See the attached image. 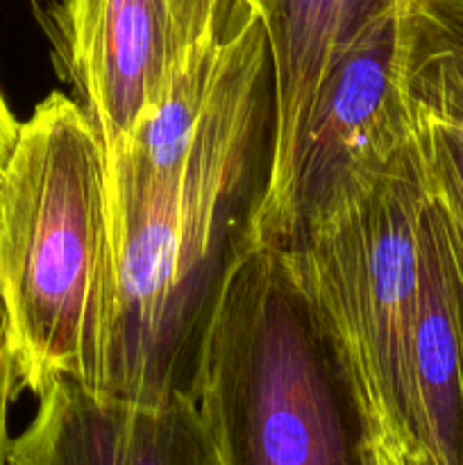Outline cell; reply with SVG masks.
I'll return each instance as SVG.
<instances>
[{"instance_id": "cell-2", "label": "cell", "mask_w": 463, "mask_h": 465, "mask_svg": "<svg viewBox=\"0 0 463 465\" xmlns=\"http://www.w3.org/2000/svg\"><path fill=\"white\" fill-rule=\"evenodd\" d=\"M0 298L21 389L103 395L118 312L104 153L82 104L50 94L0 173Z\"/></svg>"}, {"instance_id": "cell-1", "label": "cell", "mask_w": 463, "mask_h": 465, "mask_svg": "<svg viewBox=\"0 0 463 465\" xmlns=\"http://www.w3.org/2000/svg\"><path fill=\"white\" fill-rule=\"evenodd\" d=\"M272 166V75L259 7L230 0L221 62L189 145L150 173L104 171L118 312L103 395L193 393L227 280L259 243Z\"/></svg>"}, {"instance_id": "cell-11", "label": "cell", "mask_w": 463, "mask_h": 465, "mask_svg": "<svg viewBox=\"0 0 463 465\" xmlns=\"http://www.w3.org/2000/svg\"><path fill=\"white\" fill-rule=\"evenodd\" d=\"M422 3V16L463 75V3Z\"/></svg>"}, {"instance_id": "cell-17", "label": "cell", "mask_w": 463, "mask_h": 465, "mask_svg": "<svg viewBox=\"0 0 463 465\" xmlns=\"http://www.w3.org/2000/svg\"><path fill=\"white\" fill-rule=\"evenodd\" d=\"M241 3H248V5H254V7H259V0H241Z\"/></svg>"}, {"instance_id": "cell-14", "label": "cell", "mask_w": 463, "mask_h": 465, "mask_svg": "<svg viewBox=\"0 0 463 465\" xmlns=\"http://www.w3.org/2000/svg\"><path fill=\"white\" fill-rule=\"evenodd\" d=\"M18 127H21V123H16L14 114L9 112L7 103H5L3 94H0V173H3L9 154H12L14 143H16Z\"/></svg>"}, {"instance_id": "cell-6", "label": "cell", "mask_w": 463, "mask_h": 465, "mask_svg": "<svg viewBox=\"0 0 463 465\" xmlns=\"http://www.w3.org/2000/svg\"><path fill=\"white\" fill-rule=\"evenodd\" d=\"M227 7L230 0H64L68 66L104 154L213 48Z\"/></svg>"}, {"instance_id": "cell-13", "label": "cell", "mask_w": 463, "mask_h": 465, "mask_svg": "<svg viewBox=\"0 0 463 465\" xmlns=\"http://www.w3.org/2000/svg\"><path fill=\"white\" fill-rule=\"evenodd\" d=\"M436 200V198H434ZM438 203V200H436ZM440 204V203H438ZM443 207V204H440ZM445 221H448L449 243H452V257H454V272H457V307H458V325H461V339H463V221L454 216L449 209L443 207Z\"/></svg>"}, {"instance_id": "cell-9", "label": "cell", "mask_w": 463, "mask_h": 465, "mask_svg": "<svg viewBox=\"0 0 463 465\" xmlns=\"http://www.w3.org/2000/svg\"><path fill=\"white\" fill-rule=\"evenodd\" d=\"M404 461L463 465V339L457 272L448 221L429 189L420 218V289Z\"/></svg>"}, {"instance_id": "cell-16", "label": "cell", "mask_w": 463, "mask_h": 465, "mask_svg": "<svg viewBox=\"0 0 463 465\" xmlns=\"http://www.w3.org/2000/svg\"><path fill=\"white\" fill-rule=\"evenodd\" d=\"M427 3H463V0H427Z\"/></svg>"}, {"instance_id": "cell-7", "label": "cell", "mask_w": 463, "mask_h": 465, "mask_svg": "<svg viewBox=\"0 0 463 465\" xmlns=\"http://www.w3.org/2000/svg\"><path fill=\"white\" fill-rule=\"evenodd\" d=\"M7 465H218L191 395L162 404L109 398L57 380L12 439Z\"/></svg>"}, {"instance_id": "cell-10", "label": "cell", "mask_w": 463, "mask_h": 465, "mask_svg": "<svg viewBox=\"0 0 463 465\" xmlns=\"http://www.w3.org/2000/svg\"><path fill=\"white\" fill-rule=\"evenodd\" d=\"M413 136L429 193L463 221V75L418 3L411 73Z\"/></svg>"}, {"instance_id": "cell-12", "label": "cell", "mask_w": 463, "mask_h": 465, "mask_svg": "<svg viewBox=\"0 0 463 465\" xmlns=\"http://www.w3.org/2000/svg\"><path fill=\"white\" fill-rule=\"evenodd\" d=\"M21 391L18 384L16 368H14L12 348H9V331H7V316H5V304L0 298V465H7L9 445V409L16 400V393Z\"/></svg>"}, {"instance_id": "cell-5", "label": "cell", "mask_w": 463, "mask_h": 465, "mask_svg": "<svg viewBox=\"0 0 463 465\" xmlns=\"http://www.w3.org/2000/svg\"><path fill=\"white\" fill-rule=\"evenodd\" d=\"M418 3L402 0L370 23L327 75L300 139L281 245L375 186L411 150Z\"/></svg>"}, {"instance_id": "cell-8", "label": "cell", "mask_w": 463, "mask_h": 465, "mask_svg": "<svg viewBox=\"0 0 463 465\" xmlns=\"http://www.w3.org/2000/svg\"><path fill=\"white\" fill-rule=\"evenodd\" d=\"M402 0H259L272 75V166L259 243L286 239L295 157L322 84L370 23Z\"/></svg>"}, {"instance_id": "cell-3", "label": "cell", "mask_w": 463, "mask_h": 465, "mask_svg": "<svg viewBox=\"0 0 463 465\" xmlns=\"http://www.w3.org/2000/svg\"><path fill=\"white\" fill-rule=\"evenodd\" d=\"M191 398L218 465H368L361 404L281 245L227 280Z\"/></svg>"}, {"instance_id": "cell-15", "label": "cell", "mask_w": 463, "mask_h": 465, "mask_svg": "<svg viewBox=\"0 0 463 465\" xmlns=\"http://www.w3.org/2000/svg\"><path fill=\"white\" fill-rule=\"evenodd\" d=\"M368 465H407L395 445L379 436H368Z\"/></svg>"}, {"instance_id": "cell-4", "label": "cell", "mask_w": 463, "mask_h": 465, "mask_svg": "<svg viewBox=\"0 0 463 465\" xmlns=\"http://www.w3.org/2000/svg\"><path fill=\"white\" fill-rule=\"evenodd\" d=\"M425 203L413 136L411 150L375 186L281 245L348 371L368 436L389 440L402 457Z\"/></svg>"}]
</instances>
